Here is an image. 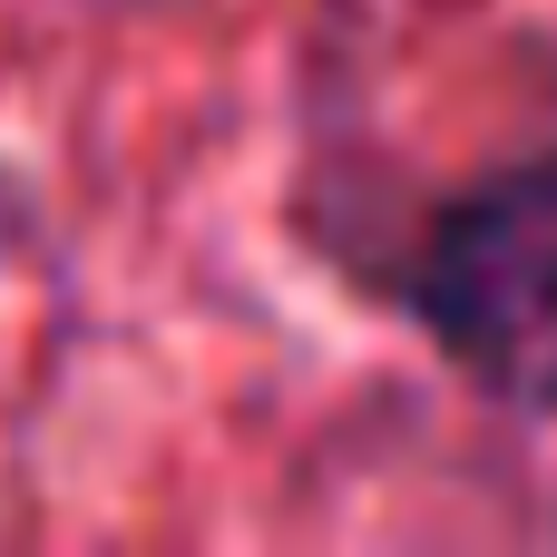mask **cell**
Returning a JSON list of instances; mask_svg holds the SVG:
<instances>
[{"instance_id": "1", "label": "cell", "mask_w": 557, "mask_h": 557, "mask_svg": "<svg viewBox=\"0 0 557 557\" xmlns=\"http://www.w3.org/2000/svg\"><path fill=\"white\" fill-rule=\"evenodd\" d=\"M411 304L480 392L557 411V157L490 176L431 225Z\"/></svg>"}]
</instances>
